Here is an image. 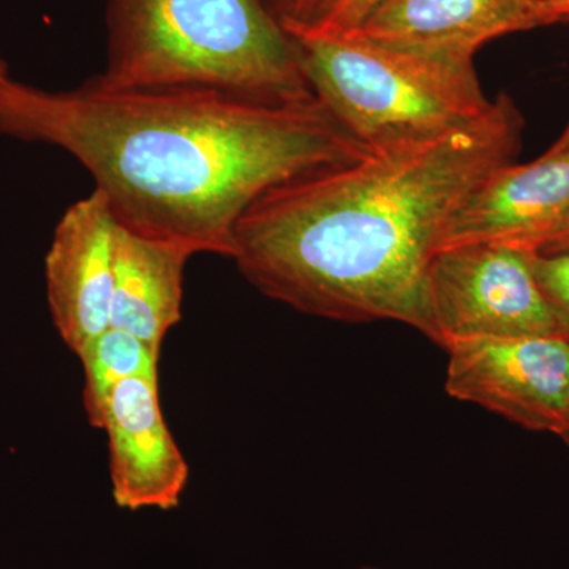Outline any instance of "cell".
<instances>
[{
  "mask_svg": "<svg viewBox=\"0 0 569 569\" xmlns=\"http://www.w3.org/2000/svg\"><path fill=\"white\" fill-rule=\"evenodd\" d=\"M0 133L69 152L134 233L231 258L250 206L280 183L370 148L317 97L264 102L211 89L50 92L0 84Z\"/></svg>",
  "mask_w": 569,
  "mask_h": 569,
  "instance_id": "1",
  "label": "cell"
},
{
  "mask_svg": "<svg viewBox=\"0 0 569 569\" xmlns=\"http://www.w3.org/2000/svg\"><path fill=\"white\" fill-rule=\"evenodd\" d=\"M522 129L501 93L471 126L280 183L239 220L231 260L307 316L399 321L426 336L430 261L460 206L512 163Z\"/></svg>",
  "mask_w": 569,
  "mask_h": 569,
  "instance_id": "2",
  "label": "cell"
},
{
  "mask_svg": "<svg viewBox=\"0 0 569 569\" xmlns=\"http://www.w3.org/2000/svg\"><path fill=\"white\" fill-rule=\"evenodd\" d=\"M111 89H211L264 100L312 99L293 40L261 0H107Z\"/></svg>",
  "mask_w": 569,
  "mask_h": 569,
  "instance_id": "3",
  "label": "cell"
},
{
  "mask_svg": "<svg viewBox=\"0 0 569 569\" xmlns=\"http://www.w3.org/2000/svg\"><path fill=\"white\" fill-rule=\"evenodd\" d=\"M310 89L367 148L441 137L486 118L473 62L397 50L351 32L283 28Z\"/></svg>",
  "mask_w": 569,
  "mask_h": 569,
  "instance_id": "4",
  "label": "cell"
},
{
  "mask_svg": "<svg viewBox=\"0 0 569 569\" xmlns=\"http://www.w3.org/2000/svg\"><path fill=\"white\" fill-rule=\"evenodd\" d=\"M427 331L447 348L490 337L560 336L530 252L503 242L438 250L426 282Z\"/></svg>",
  "mask_w": 569,
  "mask_h": 569,
  "instance_id": "5",
  "label": "cell"
},
{
  "mask_svg": "<svg viewBox=\"0 0 569 569\" xmlns=\"http://www.w3.org/2000/svg\"><path fill=\"white\" fill-rule=\"evenodd\" d=\"M447 392L533 429L569 427V339L490 337L447 348Z\"/></svg>",
  "mask_w": 569,
  "mask_h": 569,
  "instance_id": "6",
  "label": "cell"
},
{
  "mask_svg": "<svg viewBox=\"0 0 569 569\" xmlns=\"http://www.w3.org/2000/svg\"><path fill=\"white\" fill-rule=\"evenodd\" d=\"M116 231L107 197L93 189L63 213L44 260L52 321L77 356L110 328Z\"/></svg>",
  "mask_w": 569,
  "mask_h": 569,
  "instance_id": "7",
  "label": "cell"
},
{
  "mask_svg": "<svg viewBox=\"0 0 569 569\" xmlns=\"http://www.w3.org/2000/svg\"><path fill=\"white\" fill-rule=\"evenodd\" d=\"M99 429L108 436L112 498L119 508L179 507L189 463L164 421L157 372L116 385Z\"/></svg>",
  "mask_w": 569,
  "mask_h": 569,
  "instance_id": "8",
  "label": "cell"
},
{
  "mask_svg": "<svg viewBox=\"0 0 569 569\" xmlns=\"http://www.w3.org/2000/svg\"><path fill=\"white\" fill-rule=\"evenodd\" d=\"M546 24L531 0H383L347 32L429 58L473 62L488 41Z\"/></svg>",
  "mask_w": 569,
  "mask_h": 569,
  "instance_id": "9",
  "label": "cell"
},
{
  "mask_svg": "<svg viewBox=\"0 0 569 569\" xmlns=\"http://www.w3.org/2000/svg\"><path fill=\"white\" fill-rule=\"evenodd\" d=\"M569 212V151L498 168L460 206L440 249L471 242L515 246Z\"/></svg>",
  "mask_w": 569,
  "mask_h": 569,
  "instance_id": "10",
  "label": "cell"
},
{
  "mask_svg": "<svg viewBox=\"0 0 569 569\" xmlns=\"http://www.w3.org/2000/svg\"><path fill=\"white\" fill-rule=\"evenodd\" d=\"M187 247L134 233L118 223L110 328L137 337L156 353L181 320Z\"/></svg>",
  "mask_w": 569,
  "mask_h": 569,
  "instance_id": "11",
  "label": "cell"
},
{
  "mask_svg": "<svg viewBox=\"0 0 569 569\" xmlns=\"http://www.w3.org/2000/svg\"><path fill=\"white\" fill-rule=\"evenodd\" d=\"M84 370V410L99 429L104 400L127 378L157 372L160 355L137 337L108 328L78 356Z\"/></svg>",
  "mask_w": 569,
  "mask_h": 569,
  "instance_id": "12",
  "label": "cell"
},
{
  "mask_svg": "<svg viewBox=\"0 0 569 569\" xmlns=\"http://www.w3.org/2000/svg\"><path fill=\"white\" fill-rule=\"evenodd\" d=\"M531 268L559 325L560 336L569 339V250L531 253Z\"/></svg>",
  "mask_w": 569,
  "mask_h": 569,
  "instance_id": "13",
  "label": "cell"
},
{
  "mask_svg": "<svg viewBox=\"0 0 569 569\" xmlns=\"http://www.w3.org/2000/svg\"><path fill=\"white\" fill-rule=\"evenodd\" d=\"M383 0H321L316 11L302 22H280L282 28L339 33L358 28Z\"/></svg>",
  "mask_w": 569,
  "mask_h": 569,
  "instance_id": "14",
  "label": "cell"
},
{
  "mask_svg": "<svg viewBox=\"0 0 569 569\" xmlns=\"http://www.w3.org/2000/svg\"><path fill=\"white\" fill-rule=\"evenodd\" d=\"M512 247L541 254L559 253L569 250V212L561 216L556 222L548 224V227L527 236V238H523L522 241Z\"/></svg>",
  "mask_w": 569,
  "mask_h": 569,
  "instance_id": "15",
  "label": "cell"
},
{
  "mask_svg": "<svg viewBox=\"0 0 569 569\" xmlns=\"http://www.w3.org/2000/svg\"><path fill=\"white\" fill-rule=\"evenodd\" d=\"M321 0H271L269 11L279 22H302L316 11Z\"/></svg>",
  "mask_w": 569,
  "mask_h": 569,
  "instance_id": "16",
  "label": "cell"
},
{
  "mask_svg": "<svg viewBox=\"0 0 569 569\" xmlns=\"http://www.w3.org/2000/svg\"><path fill=\"white\" fill-rule=\"evenodd\" d=\"M549 21L550 24H552V22L569 21V0L549 11Z\"/></svg>",
  "mask_w": 569,
  "mask_h": 569,
  "instance_id": "17",
  "label": "cell"
},
{
  "mask_svg": "<svg viewBox=\"0 0 569 569\" xmlns=\"http://www.w3.org/2000/svg\"><path fill=\"white\" fill-rule=\"evenodd\" d=\"M569 151V121L567 127H565L563 132H561L559 140L553 142L552 146L548 149V152H561Z\"/></svg>",
  "mask_w": 569,
  "mask_h": 569,
  "instance_id": "18",
  "label": "cell"
},
{
  "mask_svg": "<svg viewBox=\"0 0 569 569\" xmlns=\"http://www.w3.org/2000/svg\"><path fill=\"white\" fill-rule=\"evenodd\" d=\"M531 2L537 3L539 9L545 11L546 18H548V22L550 24L549 11L556 9V7L561 6V3L568 2V0H531Z\"/></svg>",
  "mask_w": 569,
  "mask_h": 569,
  "instance_id": "19",
  "label": "cell"
},
{
  "mask_svg": "<svg viewBox=\"0 0 569 569\" xmlns=\"http://www.w3.org/2000/svg\"><path fill=\"white\" fill-rule=\"evenodd\" d=\"M9 66H7V62L0 58V84H2L3 81L9 80Z\"/></svg>",
  "mask_w": 569,
  "mask_h": 569,
  "instance_id": "20",
  "label": "cell"
},
{
  "mask_svg": "<svg viewBox=\"0 0 569 569\" xmlns=\"http://www.w3.org/2000/svg\"><path fill=\"white\" fill-rule=\"evenodd\" d=\"M359 569H378V568H373V567H362V568H359Z\"/></svg>",
  "mask_w": 569,
  "mask_h": 569,
  "instance_id": "21",
  "label": "cell"
}]
</instances>
